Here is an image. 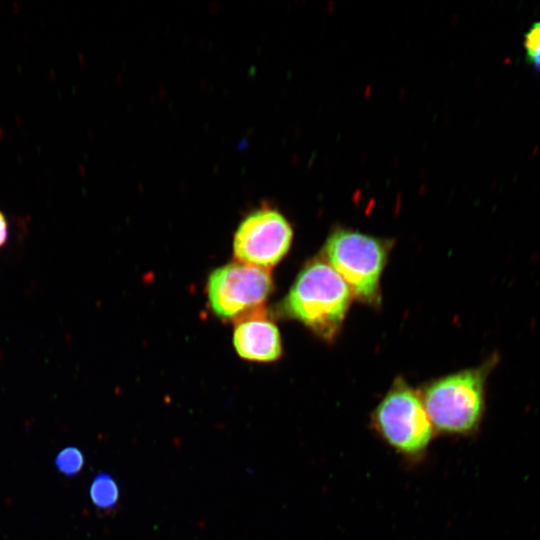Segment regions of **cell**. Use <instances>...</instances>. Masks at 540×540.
<instances>
[{
  "instance_id": "obj_7",
  "label": "cell",
  "mask_w": 540,
  "mask_h": 540,
  "mask_svg": "<svg viewBox=\"0 0 540 540\" xmlns=\"http://www.w3.org/2000/svg\"><path fill=\"white\" fill-rule=\"evenodd\" d=\"M233 343L240 357L252 361H274L282 351L278 328L264 308L236 320Z\"/></svg>"
},
{
  "instance_id": "obj_9",
  "label": "cell",
  "mask_w": 540,
  "mask_h": 540,
  "mask_svg": "<svg viewBox=\"0 0 540 540\" xmlns=\"http://www.w3.org/2000/svg\"><path fill=\"white\" fill-rule=\"evenodd\" d=\"M83 465V454L76 447L64 448L56 457L57 468L67 476H73L80 472Z\"/></svg>"
},
{
  "instance_id": "obj_11",
  "label": "cell",
  "mask_w": 540,
  "mask_h": 540,
  "mask_svg": "<svg viewBox=\"0 0 540 540\" xmlns=\"http://www.w3.org/2000/svg\"><path fill=\"white\" fill-rule=\"evenodd\" d=\"M8 225L4 214L0 211V247L4 245L7 240Z\"/></svg>"
},
{
  "instance_id": "obj_8",
  "label": "cell",
  "mask_w": 540,
  "mask_h": 540,
  "mask_svg": "<svg viewBox=\"0 0 540 540\" xmlns=\"http://www.w3.org/2000/svg\"><path fill=\"white\" fill-rule=\"evenodd\" d=\"M93 504L101 510H111L119 501V488L116 481L108 474L97 475L89 490Z\"/></svg>"
},
{
  "instance_id": "obj_1",
  "label": "cell",
  "mask_w": 540,
  "mask_h": 540,
  "mask_svg": "<svg viewBox=\"0 0 540 540\" xmlns=\"http://www.w3.org/2000/svg\"><path fill=\"white\" fill-rule=\"evenodd\" d=\"M499 358L491 356L482 365L433 381L420 392L436 433L472 436L485 412L487 377Z\"/></svg>"
},
{
  "instance_id": "obj_10",
  "label": "cell",
  "mask_w": 540,
  "mask_h": 540,
  "mask_svg": "<svg viewBox=\"0 0 540 540\" xmlns=\"http://www.w3.org/2000/svg\"><path fill=\"white\" fill-rule=\"evenodd\" d=\"M524 47L528 59L540 54V21L534 23L525 34Z\"/></svg>"
},
{
  "instance_id": "obj_2",
  "label": "cell",
  "mask_w": 540,
  "mask_h": 540,
  "mask_svg": "<svg viewBox=\"0 0 540 540\" xmlns=\"http://www.w3.org/2000/svg\"><path fill=\"white\" fill-rule=\"evenodd\" d=\"M351 290L328 263L317 260L299 273L283 302L284 312L326 339L340 328Z\"/></svg>"
},
{
  "instance_id": "obj_6",
  "label": "cell",
  "mask_w": 540,
  "mask_h": 540,
  "mask_svg": "<svg viewBox=\"0 0 540 540\" xmlns=\"http://www.w3.org/2000/svg\"><path fill=\"white\" fill-rule=\"evenodd\" d=\"M292 238L288 220L277 209L262 206L238 226L233 241L234 256L238 262L270 269L286 255Z\"/></svg>"
},
{
  "instance_id": "obj_4",
  "label": "cell",
  "mask_w": 540,
  "mask_h": 540,
  "mask_svg": "<svg viewBox=\"0 0 540 540\" xmlns=\"http://www.w3.org/2000/svg\"><path fill=\"white\" fill-rule=\"evenodd\" d=\"M325 253L329 264L359 299L375 303L387 249L383 241L365 234L336 229L328 238Z\"/></svg>"
},
{
  "instance_id": "obj_5",
  "label": "cell",
  "mask_w": 540,
  "mask_h": 540,
  "mask_svg": "<svg viewBox=\"0 0 540 540\" xmlns=\"http://www.w3.org/2000/svg\"><path fill=\"white\" fill-rule=\"evenodd\" d=\"M272 287L270 269L237 261L221 266L209 275L207 295L217 316L238 320L263 309Z\"/></svg>"
},
{
  "instance_id": "obj_3",
  "label": "cell",
  "mask_w": 540,
  "mask_h": 540,
  "mask_svg": "<svg viewBox=\"0 0 540 540\" xmlns=\"http://www.w3.org/2000/svg\"><path fill=\"white\" fill-rule=\"evenodd\" d=\"M371 427L377 436L409 463L425 457L435 429L420 392L397 378L374 409Z\"/></svg>"
}]
</instances>
